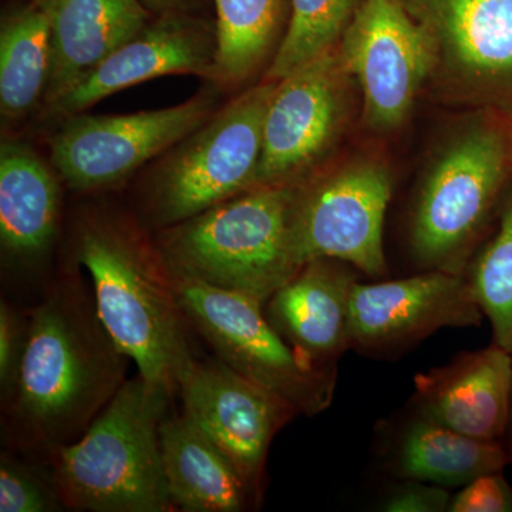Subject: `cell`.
Masks as SVG:
<instances>
[{"label": "cell", "instance_id": "obj_1", "mask_svg": "<svg viewBox=\"0 0 512 512\" xmlns=\"http://www.w3.org/2000/svg\"><path fill=\"white\" fill-rule=\"evenodd\" d=\"M128 360L101 322L93 289L64 276L30 312L19 375L2 402L3 437L49 460L79 440L116 396Z\"/></svg>", "mask_w": 512, "mask_h": 512}, {"label": "cell", "instance_id": "obj_2", "mask_svg": "<svg viewBox=\"0 0 512 512\" xmlns=\"http://www.w3.org/2000/svg\"><path fill=\"white\" fill-rule=\"evenodd\" d=\"M74 256L89 272L111 338L138 375L174 397L195 359L188 320L157 245L127 218L89 212L77 225Z\"/></svg>", "mask_w": 512, "mask_h": 512}, {"label": "cell", "instance_id": "obj_3", "mask_svg": "<svg viewBox=\"0 0 512 512\" xmlns=\"http://www.w3.org/2000/svg\"><path fill=\"white\" fill-rule=\"evenodd\" d=\"M173 400L140 375L126 380L79 440L50 456L64 508L89 512L173 510L160 427Z\"/></svg>", "mask_w": 512, "mask_h": 512}, {"label": "cell", "instance_id": "obj_4", "mask_svg": "<svg viewBox=\"0 0 512 512\" xmlns=\"http://www.w3.org/2000/svg\"><path fill=\"white\" fill-rule=\"evenodd\" d=\"M298 191L299 184L244 192L160 229L158 251L173 274L265 305L301 269L293 245Z\"/></svg>", "mask_w": 512, "mask_h": 512}, {"label": "cell", "instance_id": "obj_5", "mask_svg": "<svg viewBox=\"0 0 512 512\" xmlns=\"http://www.w3.org/2000/svg\"><path fill=\"white\" fill-rule=\"evenodd\" d=\"M512 173V124L477 111L431 161L414 202L410 242L429 269L463 274Z\"/></svg>", "mask_w": 512, "mask_h": 512}, {"label": "cell", "instance_id": "obj_6", "mask_svg": "<svg viewBox=\"0 0 512 512\" xmlns=\"http://www.w3.org/2000/svg\"><path fill=\"white\" fill-rule=\"evenodd\" d=\"M276 84L262 80L249 87L161 156L144 188L151 225L173 227L256 188Z\"/></svg>", "mask_w": 512, "mask_h": 512}, {"label": "cell", "instance_id": "obj_7", "mask_svg": "<svg viewBox=\"0 0 512 512\" xmlns=\"http://www.w3.org/2000/svg\"><path fill=\"white\" fill-rule=\"evenodd\" d=\"M171 278L185 318L218 360L284 400L298 414L316 416L328 409L336 370L303 360L272 328L262 303L173 272Z\"/></svg>", "mask_w": 512, "mask_h": 512}, {"label": "cell", "instance_id": "obj_8", "mask_svg": "<svg viewBox=\"0 0 512 512\" xmlns=\"http://www.w3.org/2000/svg\"><path fill=\"white\" fill-rule=\"evenodd\" d=\"M426 33L441 100L512 124V0H402Z\"/></svg>", "mask_w": 512, "mask_h": 512}, {"label": "cell", "instance_id": "obj_9", "mask_svg": "<svg viewBox=\"0 0 512 512\" xmlns=\"http://www.w3.org/2000/svg\"><path fill=\"white\" fill-rule=\"evenodd\" d=\"M393 175L380 158L356 156L323 165L299 184L293 218L298 264L332 258L363 274L386 271L383 227Z\"/></svg>", "mask_w": 512, "mask_h": 512}, {"label": "cell", "instance_id": "obj_10", "mask_svg": "<svg viewBox=\"0 0 512 512\" xmlns=\"http://www.w3.org/2000/svg\"><path fill=\"white\" fill-rule=\"evenodd\" d=\"M211 92L168 109L117 116L76 114L60 121L50 163L70 190H107L161 157L217 111Z\"/></svg>", "mask_w": 512, "mask_h": 512}, {"label": "cell", "instance_id": "obj_11", "mask_svg": "<svg viewBox=\"0 0 512 512\" xmlns=\"http://www.w3.org/2000/svg\"><path fill=\"white\" fill-rule=\"evenodd\" d=\"M355 84L338 47L279 80L266 111L256 188L302 184L323 167L352 119Z\"/></svg>", "mask_w": 512, "mask_h": 512}, {"label": "cell", "instance_id": "obj_12", "mask_svg": "<svg viewBox=\"0 0 512 512\" xmlns=\"http://www.w3.org/2000/svg\"><path fill=\"white\" fill-rule=\"evenodd\" d=\"M362 92L363 121L376 133L402 127L429 82V40L402 0H366L338 46Z\"/></svg>", "mask_w": 512, "mask_h": 512}, {"label": "cell", "instance_id": "obj_13", "mask_svg": "<svg viewBox=\"0 0 512 512\" xmlns=\"http://www.w3.org/2000/svg\"><path fill=\"white\" fill-rule=\"evenodd\" d=\"M217 46V26L201 13L153 16L136 36L43 109L42 117L69 119L120 90L170 74H194L212 82Z\"/></svg>", "mask_w": 512, "mask_h": 512}, {"label": "cell", "instance_id": "obj_14", "mask_svg": "<svg viewBox=\"0 0 512 512\" xmlns=\"http://www.w3.org/2000/svg\"><path fill=\"white\" fill-rule=\"evenodd\" d=\"M178 394L184 413L258 493L272 440L298 414L295 409L218 359L194 360Z\"/></svg>", "mask_w": 512, "mask_h": 512}, {"label": "cell", "instance_id": "obj_15", "mask_svg": "<svg viewBox=\"0 0 512 512\" xmlns=\"http://www.w3.org/2000/svg\"><path fill=\"white\" fill-rule=\"evenodd\" d=\"M483 312L467 276L429 269L379 284H353L350 345L377 350L416 342L443 328L480 325Z\"/></svg>", "mask_w": 512, "mask_h": 512}, {"label": "cell", "instance_id": "obj_16", "mask_svg": "<svg viewBox=\"0 0 512 512\" xmlns=\"http://www.w3.org/2000/svg\"><path fill=\"white\" fill-rule=\"evenodd\" d=\"M355 282L345 262L312 259L265 303L266 319L303 360L335 369L333 362L350 346V293Z\"/></svg>", "mask_w": 512, "mask_h": 512}, {"label": "cell", "instance_id": "obj_17", "mask_svg": "<svg viewBox=\"0 0 512 512\" xmlns=\"http://www.w3.org/2000/svg\"><path fill=\"white\" fill-rule=\"evenodd\" d=\"M420 414L480 440H500L511 416L512 353L500 346L463 353L414 380Z\"/></svg>", "mask_w": 512, "mask_h": 512}, {"label": "cell", "instance_id": "obj_18", "mask_svg": "<svg viewBox=\"0 0 512 512\" xmlns=\"http://www.w3.org/2000/svg\"><path fill=\"white\" fill-rule=\"evenodd\" d=\"M52 37V69L42 109L55 103L153 15L140 0H36Z\"/></svg>", "mask_w": 512, "mask_h": 512}, {"label": "cell", "instance_id": "obj_19", "mask_svg": "<svg viewBox=\"0 0 512 512\" xmlns=\"http://www.w3.org/2000/svg\"><path fill=\"white\" fill-rule=\"evenodd\" d=\"M55 168L23 141L0 146V244L23 268L37 265L55 245L62 191Z\"/></svg>", "mask_w": 512, "mask_h": 512}, {"label": "cell", "instance_id": "obj_20", "mask_svg": "<svg viewBox=\"0 0 512 512\" xmlns=\"http://www.w3.org/2000/svg\"><path fill=\"white\" fill-rule=\"evenodd\" d=\"M161 456L171 501L185 512L245 510L251 488L231 460L183 412L160 427Z\"/></svg>", "mask_w": 512, "mask_h": 512}, {"label": "cell", "instance_id": "obj_21", "mask_svg": "<svg viewBox=\"0 0 512 512\" xmlns=\"http://www.w3.org/2000/svg\"><path fill=\"white\" fill-rule=\"evenodd\" d=\"M510 451L500 440H480L420 416L404 431L394 471L410 481L460 487L484 474L501 473Z\"/></svg>", "mask_w": 512, "mask_h": 512}, {"label": "cell", "instance_id": "obj_22", "mask_svg": "<svg viewBox=\"0 0 512 512\" xmlns=\"http://www.w3.org/2000/svg\"><path fill=\"white\" fill-rule=\"evenodd\" d=\"M212 2L218 46L211 83L238 86L268 69L288 28L291 0Z\"/></svg>", "mask_w": 512, "mask_h": 512}, {"label": "cell", "instance_id": "obj_23", "mask_svg": "<svg viewBox=\"0 0 512 512\" xmlns=\"http://www.w3.org/2000/svg\"><path fill=\"white\" fill-rule=\"evenodd\" d=\"M52 37L42 6L32 0L6 13L0 26V113L22 120L45 103Z\"/></svg>", "mask_w": 512, "mask_h": 512}, {"label": "cell", "instance_id": "obj_24", "mask_svg": "<svg viewBox=\"0 0 512 512\" xmlns=\"http://www.w3.org/2000/svg\"><path fill=\"white\" fill-rule=\"evenodd\" d=\"M366 0H291V16L266 82H279L339 46Z\"/></svg>", "mask_w": 512, "mask_h": 512}, {"label": "cell", "instance_id": "obj_25", "mask_svg": "<svg viewBox=\"0 0 512 512\" xmlns=\"http://www.w3.org/2000/svg\"><path fill=\"white\" fill-rule=\"evenodd\" d=\"M498 205V229L473 261L468 282L483 315L490 320L495 345L512 353V184Z\"/></svg>", "mask_w": 512, "mask_h": 512}, {"label": "cell", "instance_id": "obj_26", "mask_svg": "<svg viewBox=\"0 0 512 512\" xmlns=\"http://www.w3.org/2000/svg\"><path fill=\"white\" fill-rule=\"evenodd\" d=\"M64 508L52 468L3 453L0 458V512H55Z\"/></svg>", "mask_w": 512, "mask_h": 512}, {"label": "cell", "instance_id": "obj_27", "mask_svg": "<svg viewBox=\"0 0 512 512\" xmlns=\"http://www.w3.org/2000/svg\"><path fill=\"white\" fill-rule=\"evenodd\" d=\"M28 342V319L8 302H0V392L2 402L12 392Z\"/></svg>", "mask_w": 512, "mask_h": 512}, {"label": "cell", "instance_id": "obj_28", "mask_svg": "<svg viewBox=\"0 0 512 512\" xmlns=\"http://www.w3.org/2000/svg\"><path fill=\"white\" fill-rule=\"evenodd\" d=\"M450 512H510L512 490L501 473L484 474L451 498Z\"/></svg>", "mask_w": 512, "mask_h": 512}, {"label": "cell", "instance_id": "obj_29", "mask_svg": "<svg viewBox=\"0 0 512 512\" xmlns=\"http://www.w3.org/2000/svg\"><path fill=\"white\" fill-rule=\"evenodd\" d=\"M447 488L413 481L394 490L384 501L387 512H444L450 507Z\"/></svg>", "mask_w": 512, "mask_h": 512}, {"label": "cell", "instance_id": "obj_30", "mask_svg": "<svg viewBox=\"0 0 512 512\" xmlns=\"http://www.w3.org/2000/svg\"><path fill=\"white\" fill-rule=\"evenodd\" d=\"M153 16L167 13H200L208 0H140Z\"/></svg>", "mask_w": 512, "mask_h": 512}, {"label": "cell", "instance_id": "obj_31", "mask_svg": "<svg viewBox=\"0 0 512 512\" xmlns=\"http://www.w3.org/2000/svg\"><path fill=\"white\" fill-rule=\"evenodd\" d=\"M508 431H510L511 436V450H510V457L512 460V393H511V416H510V426H508Z\"/></svg>", "mask_w": 512, "mask_h": 512}]
</instances>
